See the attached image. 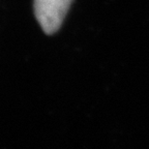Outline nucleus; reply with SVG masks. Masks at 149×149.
I'll list each match as a JSON object with an SVG mask.
<instances>
[{
    "mask_svg": "<svg viewBox=\"0 0 149 149\" xmlns=\"http://www.w3.org/2000/svg\"><path fill=\"white\" fill-rule=\"evenodd\" d=\"M72 0H34V15L44 32L55 33L62 25Z\"/></svg>",
    "mask_w": 149,
    "mask_h": 149,
    "instance_id": "1",
    "label": "nucleus"
}]
</instances>
